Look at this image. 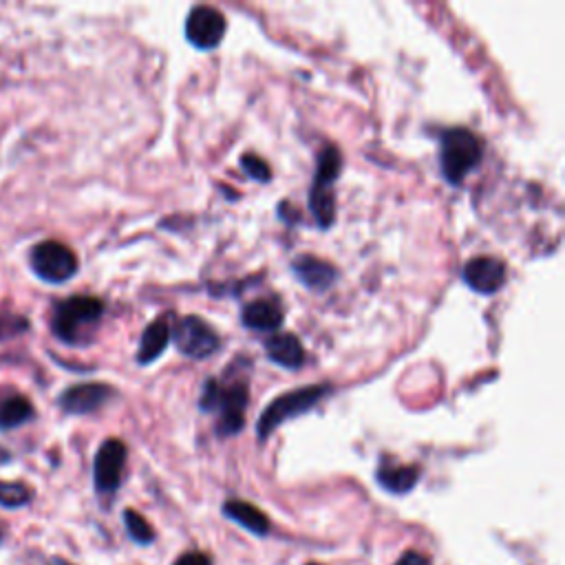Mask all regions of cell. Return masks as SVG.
I'll list each match as a JSON object with an SVG mask.
<instances>
[{"label": "cell", "mask_w": 565, "mask_h": 565, "mask_svg": "<svg viewBox=\"0 0 565 565\" xmlns=\"http://www.w3.org/2000/svg\"><path fill=\"white\" fill-rule=\"evenodd\" d=\"M376 482L391 495H407L420 482V468L413 464H398L385 457L376 471Z\"/></svg>", "instance_id": "cell-13"}, {"label": "cell", "mask_w": 565, "mask_h": 565, "mask_svg": "<svg viewBox=\"0 0 565 565\" xmlns=\"http://www.w3.org/2000/svg\"><path fill=\"white\" fill-rule=\"evenodd\" d=\"M170 338L175 340L181 354L195 360H206L221 349L219 334L199 316H184L175 321L170 327Z\"/></svg>", "instance_id": "cell-7"}, {"label": "cell", "mask_w": 565, "mask_h": 565, "mask_svg": "<svg viewBox=\"0 0 565 565\" xmlns=\"http://www.w3.org/2000/svg\"><path fill=\"white\" fill-rule=\"evenodd\" d=\"M29 265L42 283L62 285L80 270V261L69 245L60 241H40L29 252Z\"/></svg>", "instance_id": "cell-6"}, {"label": "cell", "mask_w": 565, "mask_h": 565, "mask_svg": "<svg viewBox=\"0 0 565 565\" xmlns=\"http://www.w3.org/2000/svg\"><path fill=\"white\" fill-rule=\"evenodd\" d=\"M36 418L34 402L20 393H9L7 398L0 400V431L18 429Z\"/></svg>", "instance_id": "cell-18"}, {"label": "cell", "mask_w": 565, "mask_h": 565, "mask_svg": "<svg viewBox=\"0 0 565 565\" xmlns=\"http://www.w3.org/2000/svg\"><path fill=\"white\" fill-rule=\"evenodd\" d=\"M484 157V142L468 129H449L440 140V170L451 186L464 184Z\"/></svg>", "instance_id": "cell-3"}, {"label": "cell", "mask_w": 565, "mask_h": 565, "mask_svg": "<svg viewBox=\"0 0 565 565\" xmlns=\"http://www.w3.org/2000/svg\"><path fill=\"white\" fill-rule=\"evenodd\" d=\"M223 515L232 519L234 524H239L241 528L252 532V535H257V537L270 535L272 524H270L268 515H265L263 510H259L254 504H250V501L228 499L226 504H223Z\"/></svg>", "instance_id": "cell-16"}, {"label": "cell", "mask_w": 565, "mask_h": 565, "mask_svg": "<svg viewBox=\"0 0 565 565\" xmlns=\"http://www.w3.org/2000/svg\"><path fill=\"white\" fill-rule=\"evenodd\" d=\"M104 316V303L95 296H71L56 303L51 314V332L71 347L89 345Z\"/></svg>", "instance_id": "cell-2"}, {"label": "cell", "mask_w": 565, "mask_h": 565, "mask_svg": "<svg viewBox=\"0 0 565 565\" xmlns=\"http://www.w3.org/2000/svg\"><path fill=\"white\" fill-rule=\"evenodd\" d=\"M292 272L296 279L312 292H325L338 279V272L332 263L312 257V254H301V257H296L292 261Z\"/></svg>", "instance_id": "cell-12"}, {"label": "cell", "mask_w": 565, "mask_h": 565, "mask_svg": "<svg viewBox=\"0 0 565 565\" xmlns=\"http://www.w3.org/2000/svg\"><path fill=\"white\" fill-rule=\"evenodd\" d=\"M462 279L477 294H495L506 283V265L493 257H475L464 265Z\"/></svg>", "instance_id": "cell-11"}, {"label": "cell", "mask_w": 565, "mask_h": 565, "mask_svg": "<svg viewBox=\"0 0 565 565\" xmlns=\"http://www.w3.org/2000/svg\"><path fill=\"white\" fill-rule=\"evenodd\" d=\"M307 565H321V563H307Z\"/></svg>", "instance_id": "cell-26"}, {"label": "cell", "mask_w": 565, "mask_h": 565, "mask_svg": "<svg viewBox=\"0 0 565 565\" xmlns=\"http://www.w3.org/2000/svg\"><path fill=\"white\" fill-rule=\"evenodd\" d=\"M243 327L254 329V332H276L283 325V309L276 301L259 298V301L245 303L241 309Z\"/></svg>", "instance_id": "cell-14"}, {"label": "cell", "mask_w": 565, "mask_h": 565, "mask_svg": "<svg viewBox=\"0 0 565 565\" xmlns=\"http://www.w3.org/2000/svg\"><path fill=\"white\" fill-rule=\"evenodd\" d=\"M170 345V325L166 318H157L144 329L137 347V365H151L159 356L164 354Z\"/></svg>", "instance_id": "cell-17"}, {"label": "cell", "mask_w": 565, "mask_h": 565, "mask_svg": "<svg viewBox=\"0 0 565 565\" xmlns=\"http://www.w3.org/2000/svg\"><path fill=\"white\" fill-rule=\"evenodd\" d=\"M45 565H73V563H69V561H65V559H60V557H51Z\"/></svg>", "instance_id": "cell-24"}, {"label": "cell", "mask_w": 565, "mask_h": 565, "mask_svg": "<svg viewBox=\"0 0 565 565\" xmlns=\"http://www.w3.org/2000/svg\"><path fill=\"white\" fill-rule=\"evenodd\" d=\"M34 499V490L23 482H0V506L23 508Z\"/></svg>", "instance_id": "cell-19"}, {"label": "cell", "mask_w": 565, "mask_h": 565, "mask_svg": "<svg viewBox=\"0 0 565 565\" xmlns=\"http://www.w3.org/2000/svg\"><path fill=\"white\" fill-rule=\"evenodd\" d=\"M340 170H343V155L336 146H325L318 155L314 184L309 188V210L323 230L332 228L336 219L334 184L340 177Z\"/></svg>", "instance_id": "cell-4"}, {"label": "cell", "mask_w": 565, "mask_h": 565, "mask_svg": "<svg viewBox=\"0 0 565 565\" xmlns=\"http://www.w3.org/2000/svg\"><path fill=\"white\" fill-rule=\"evenodd\" d=\"M226 29V18L219 9L208 5L193 7L186 18V38L190 45L201 51L217 49L226 36Z\"/></svg>", "instance_id": "cell-9"}, {"label": "cell", "mask_w": 565, "mask_h": 565, "mask_svg": "<svg viewBox=\"0 0 565 565\" xmlns=\"http://www.w3.org/2000/svg\"><path fill=\"white\" fill-rule=\"evenodd\" d=\"M329 393H332V387L329 385H309L303 389L283 393V396L270 402L268 409L259 415L257 437L261 442H265L281 424H285L287 420H294L303 413H309L318 402L327 398Z\"/></svg>", "instance_id": "cell-5"}, {"label": "cell", "mask_w": 565, "mask_h": 565, "mask_svg": "<svg viewBox=\"0 0 565 565\" xmlns=\"http://www.w3.org/2000/svg\"><path fill=\"white\" fill-rule=\"evenodd\" d=\"M241 168H243L245 175L257 179V181H270L272 179V168L268 166V162L261 159L259 155H254V153H248V155L241 157Z\"/></svg>", "instance_id": "cell-21"}, {"label": "cell", "mask_w": 565, "mask_h": 565, "mask_svg": "<svg viewBox=\"0 0 565 565\" xmlns=\"http://www.w3.org/2000/svg\"><path fill=\"white\" fill-rule=\"evenodd\" d=\"M250 391L243 380L230 376L226 371L223 380L208 378L199 398V409L204 413H219V435H237L245 424V407H248Z\"/></svg>", "instance_id": "cell-1"}, {"label": "cell", "mask_w": 565, "mask_h": 565, "mask_svg": "<svg viewBox=\"0 0 565 565\" xmlns=\"http://www.w3.org/2000/svg\"><path fill=\"white\" fill-rule=\"evenodd\" d=\"M265 354L283 369L296 371L305 365V347L294 334H274L265 340Z\"/></svg>", "instance_id": "cell-15"}, {"label": "cell", "mask_w": 565, "mask_h": 565, "mask_svg": "<svg viewBox=\"0 0 565 565\" xmlns=\"http://www.w3.org/2000/svg\"><path fill=\"white\" fill-rule=\"evenodd\" d=\"M113 396L115 391L109 385H102V382H82V385H73L62 393L58 404L67 415H89L102 409Z\"/></svg>", "instance_id": "cell-10"}, {"label": "cell", "mask_w": 565, "mask_h": 565, "mask_svg": "<svg viewBox=\"0 0 565 565\" xmlns=\"http://www.w3.org/2000/svg\"><path fill=\"white\" fill-rule=\"evenodd\" d=\"M0 338H3V325H0Z\"/></svg>", "instance_id": "cell-25"}, {"label": "cell", "mask_w": 565, "mask_h": 565, "mask_svg": "<svg viewBox=\"0 0 565 565\" xmlns=\"http://www.w3.org/2000/svg\"><path fill=\"white\" fill-rule=\"evenodd\" d=\"M124 526H126V532H129V537L135 543H142V546H151V543L155 541L153 526L148 524V521L140 513H135V510H131V508L124 510Z\"/></svg>", "instance_id": "cell-20"}, {"label": "cell", "mask_w": 565, "mask_h": 565, "mask_svg": "<svg viewBox=\"0 0 565 565\" xmlns=\"http://www.w3.org/2000/svg\"><path fill=\"white\" fill-rule=\"evenodd\" d=\"M173 565H212L206 552H184Z\"/></svg>", "instance_id": "cell-22"}, {"label": "cell", "mask_w": 565, "mask_h": 565, "mask_svg": "<svg viewBox=\"0 0 565 565\" xmlns=\"http://www.w3.org/2000/svg\"><path fill=\"white\" fill-rule=\"evenodd\" d=\"M396 565H431V559L418 550H409L402 554Z\"/></svg>", "instance_id": "cell-23"}, {"label": "cell", "mask_w": 565, "mask_h": 565, "mask_svg": "<svg viewBox=\"0 0 565 565\" xmlns=\"http://www.w3.org/2000/svg\"><path fill=\"white\" fill-rule=\"evenodd\" d=\"M126 457H129V449L122 440L111 437L102 442L93 462V484L100 495H113L122 486Z\"/></svg>", "instance_id": "cell-8"}]
</instances>
